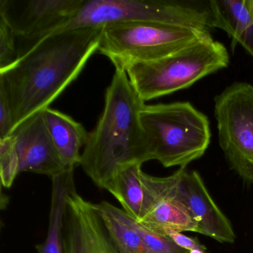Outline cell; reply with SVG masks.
Segmentation results:
<instances>
[{
    "label": "cell",
    "instance_id": "obj_4",
    "mask_svg": "<svg viewBox=\"0 0 253 253\" xmlns=\"http://www.w3.org/2000/svg\"><path fill=\"white\" fill-rule=\"evenodd\" d=\"M229 63L226 47L209 34L164 58L132 65L126 72L134 91L146 103L189 88Z\"/></svg>",
    "mask_w": 253,
    "mask_h": 253
},
{
    "label": "cell",
    "instance_id": "obj_17",
    "mask_svg": "<svg viewBox=\"0 0 253 253\" xmlns=\"http://www.w3.org/2000/svg\"><path fill=\"white\" fill-rule=\"evenodd\" d=\"M94 205L120 253H151L138 232L120 216L118 207L107 201Z\"/></svg>",
    "mask_w": 253,
    "mask_h": 253
},
{
    "label": "cell",
    "instance_id": "obj_24",
    "mask_svg": "<svg viewBox=\"0 0 253 253\" xmlns=\"http://www.w3.org/2000/svg\"><path fill=\"white\" fill-rule=\"evenodd\" d=\"M247 4H248L249 8L253 16V0H247Z\"/></svg>",
    "mask_w": 253,
    "mask_h": 253
},
{
    "label": "cell",
    "instance_id": "obj_10",
    "mask_svg": "<svg viewBox=\"0 0 253 253\" xmlns=\"http://www.w3.org/2000/svg\"><path fill=\"white\" fill-rule=\"evenodd\" d=\"M63 235L65 253H120L94 204L76 190L67 198Z\"/></svg>",
    "mask_w": 253,
    "mask_h": 253
},
{
    "label": "cell",
    "instance_id": "obj_3",
    "mask_svg": "<svg viewBox=\"0 0 253 253\" xmlns=\"http://www.w3.org/2000/svg\"><path fill=\"white\" fill-rule=\"evenodd\" d=\"M140 119L151 161H158L167 168H186L210 146L208 118L189 102L145 104Z\"/></svg>",
    "mask_w": 253,
    "mask_h": 253
},
{
    "label": "cell",
    "instance_id": "obj_18",
    "mask_svg": "<svg viewBox=\"0 0 253 253\" xmlns=\"http://www.w3.org/2000/svg\"><path fill=\"white\" fill-rule=\"evenodd\" d=\"M118 213L127 223L138 232L151 253H189L179 247L169 237L156 233L145 227L141 223L131 218L124 210L118 208Z\"/></svg>",
    "mask_w": 253,
    "mask_h": 253
},
{
    "label": "cell",
    "instance_id": "obj_16",
    "mask_svg": "<svg viewBox=\"0 0 253 253\" xmlns=\"http://www.w3.org/2000/svg\"><path fill=\"white\" fill-rule=\"evenodd\" d=\"M139 223L167 236L170 232H197L198 228V223L186 207L170 198L156 201Z\"/></svg>",
    "mask_w": 253,
    "mask_h": 253
},
{
    "label": "cell",
    "instance_id": "obj_9",
    "mask_svg": "<svg viewBox=\"0 0 253 253\" xmlns=\"http://www.w3.org/2000/svg\"><path fill=\"white\" fill-rule=\"evenodd\" d=\"M84 0H0V20L16 38L33 41L54 33L69 23Z\"/></svg>",
    "mask_w": 253,
    "mask_h": 253
},
{
    "label": "cell",
    "instance_id": "obj_22",
    "mask_svg": "<svg viewBox=\"0 0 253 253\" xmlns=\"http://www.w3.org/2000/svg\"><path fill=\"white\" fill-rule=\"evenodd\" d=\"M179 247L190 252L199 249H207L197 238L186 236L182 232H170L167 235Z\"/></svg>",
    "mask_w": 253,
    "mask_h": 253
},
{
    "label": "cell",
    "instance_id": "obj_20",
    "mask_svg": "<svg viewBox=\"0 0 253 253\" xmlns=\"http://www.w3.org/2000/svg\"><path fill=\"white\" fill-rule=\"evenodd\" d=\"M16 36L8 25L0 20V71H3L19 58L15 45Z\"/></svg>",
    "mask_w": 253,
    "mask_h": 253
},
{
    "label": "cell",
    "instance_id": "obj_14",
    "mask_svg": "<svg viewBox=\"0 0 253 253\" xmlns=\"http://www.w3.org/2000/svg\"><path fill=\"white\" fill-rule=\"evenodd\" d=\"M75 189L74 170L52 178L49 224L45 241L35 247L38 253H65L64 229L66 201Z\"/></svg>",
    "mask_w": 253,
    "mask_h": 253
},
{
    "label": "cell",
    "instance_id": "obj_6",
    "mask_svg": "<svg viewBox=\"0 0 253 253\" xmlns=\"http://www.w3.org/2000/svg\"><path fill=\"white\" fill-rule=\"evenodd\" d=\"M209 31L152 22L117 23L103 27L98 51L115 69L167 57L209 35Z\"/></svg>",
    "mask_w": 253,
    "mask_h": 253
},
{
    "label": "cell",
    "instance_id": "obj_12",
    "mask_svg": "<svg viewBox=\"0 0 253 253\" xmlns=\"http://www.w3.org/2000/svg\"><path fill=\"white\" fill-rule=\"evenodd\" d=\"M209 6L211 28L227 34L232 52L239 44L253 57V16L247 0H210Z\"/></svg>",
    "mask_w": 253,
    "mask_h": 253
},
{
    "label": "cell",
    "instance_id": "obj_23",
    "mask_svg": "<svg viewBox=\"0 0 253 253\" xmlns=\"http://www.w3.org/2000/svg\"><path fill=\"white\" fill-rule=\"evenodd\" d=\"M189 253H208L207 252V249H199V250H194L192 251L189 252Z\"/></svg>",
    "mask_w": 253,
    "mask_h": 253
},
{
    "label": "cell",
    "instance_id": "obj_21",
    "mask_svg": "<svg viewBox=\"0 0 253 253\" xmlns=\"http://www.w3.org/2000/svg\"><path fill=\"white\" fill-rule=\"evenodd\" d=\"M13 129L11 105L5 91L0 88V140L11 135Z\"/></svg>",
    "mask_w": 253,
    "mask_h": 253
},
{
    "label": "cell",
    "instance_id": "obj_13",
    "mask_svg": "<svg viewBox=\"0 0 253 253\" xmlns=\"http://www.w3.org/2000/svg\"><path fill=\"white\" fill-rule=\"evenodd\" d=\"M45 125L57 152L68 169L81 165V151L86 144L88 132L69 115L47 108L42 111Z\"/></svg>",
    "mask_w": 253,
    "mask_h": 253
},
{
    "label": "cell",
    "instance_id": "obj_1",
    "mask_svg": "<svg viewBox=\"0 0 253 253\" xmlns=\"http://www.w3.org/2000/svg\"><path fill=\"white\" fill-rule=\"evenodd\" d=\"M103 29L85 28L51 34L0 71V88L7 94L12 111L13 131L49 108L78 78L98 51Z\"/></svg>",
    "mask_w": 253,
    "mask_h": 253
},
{
    "label": "cell",
    "instance_id": "obj_7",
    "mask_svg": "<svg viewBox=\"0 0 253 253\" xmlns=\"http://www.w3.org/2000/svg\"><path fill=\"white\" fill-rule=\"evenodd\" d=\"M140 179L151 209L164 198L178 201L196 220L198 233L220 243L235 242L236 236L230 221L213 201L198 171L179 168L171 175L160 177L142 171Z\"/></svg>",
    "mask_w": 253,
    "mask_h": 253
},
{
    "label": "cell",
    "instance_id": "obj_15",
    "mask_svg": "<svg viewBox=\"0 0 253 253\" xmlns=\"http://www.w3.org/2000/svg\"><path fill=\"white\" fill-rule=\"evenodd\" d=\"M142 165H134L119 171L106 186L128 216L140 221L149 212L147 194L140 179Z\"/></svg>",
    "mask_w": 253,
    "mask_h": 253
},
{
    "label": "cell",
    "instance_id": "obj_5",
    "mask_svg": "<svg viewBox=\"0 0 253 253\" xmlns=\"http://www.w3.org/2000/svg\"><path fill=\"white\" fill-rule=\"evenodd\" d=\"M133 22L164 23L205 31L211 28L209 1L84 0L76 15L56 32Z\"/></svg>",
    "mask_w": 253,
    "mask_h": 253
},
{
    "label": "cell",
    "instance_id": "obj_19",
    "mask_svg": "<svg viewBox=\"0 0 253 253\" xmlns=\"http://www.w3.org/2000/svg\"><path fill=\"white\" fill-rule=\"evenodd\" d=\"M20 160L12 135L0 140V175L2 186L11 187L20 174Z\"/></svg>",
    "mask_w": 253,
    "mask_h": 253
},
{
    "label": "cell",
    "instance_id": "obj_8",
    "mask_svg": "<svg viewBox=\"0 0 253 253\" xmlns=\"http://www.w3.org/2000/svg\"><path fill=\"white\" fill-rule=\"evenodd\" d=\"M219 145L231 168L253 183V85L235 82L214 97Z\"/></svg>",
    "mask_w": 253,
    "mask_h": 253
},
{
    "label": "cell",
    "instance_id": "obj_2",
    "mask_svg": "<svg viewBox=\"0 0 253 253\" xmlns=\"http://www.w3.org/2000/svg\"><path fill=\"white\" fill-rule=\"evenodd\" d=\"M125 71L115 69L95 128L88 133L81 166L94 184L106 189L123 169L151 161L140 112L145 106Z\"/></svg>",
    "mask_w": 253,
    "mask_h": 253
},
{
    "label": "cell",
    "instance_id": "obj_11",
    "mask_svg": "<svg viewBox=\"0 0 253 253\" xmlns=\"http://www.w3.org/2000/svg\"><path fill=\"white\" fill-rule=\"evenodd\" d=\"M15 140L20 172H32L51 179L68 171L45 125L42 112L22 123L11 134Z\"/></svg>",
    "mask_w": 253,
    "mask_h": 253
}]
</instances>
